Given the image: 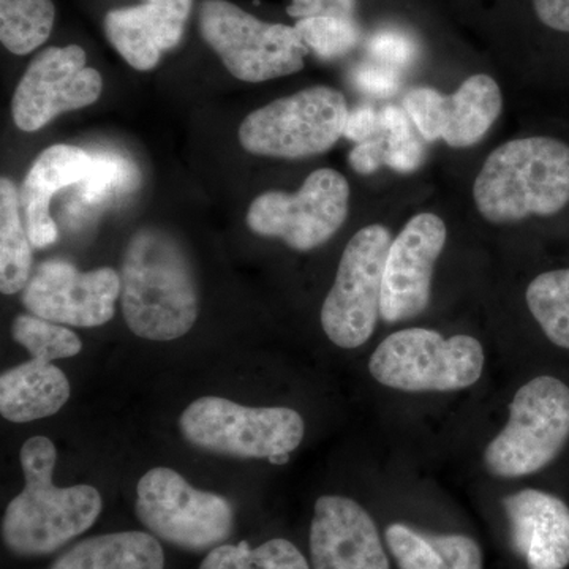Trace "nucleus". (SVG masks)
<instances>
[{"mask_svg":"<svg viewBox=\"0 0 569 569\" xmlns=\"http://www.w3.org/2000/svg\"><path fill=\"white\" fill-rule=\"evenodd\" d=\"M402 103L426 141L443 140L455 149L481 141L503 110L500 86L486 73L471 74L451 96L432 88L411 89Z\"/></svg>","mask_w":569,"mask_h":569,"instance_id":"obj_15","label":"nucleus"},{"mask_svg":"<svg viewBox=\"0 0 569 569\" xmlns=\"http://www.w3.org/2000/svg\"><path fill=\"white\" fill-rule=\"evenodd\" d=\"M32 244L22 222L20 193L10 179H0V291L17 295L31 280Z\"/></svg>","mask_w":569,"mask_h":569,"instance_id":"obj_23","label":"nucleus"},{"mask_svg":"<svg viewBox=\"0 0 569 569\" xmlns=\"http://www.w3.org/2000/svg\"><path fill=\"white\" fill-rule=\"evenodd\" d=\"M91 164V153L77 146H51L37 157L18 192L22 222L32 247L47 249L58 241V224L50 213L52 194L80 183Z\"/></svg>","mask_w":569,"mask_h":569,"instance_id":"obj_19","label":"nucleus"},{"mask_svg":"<svg viewBox=\"0 0 569 569\" xmlns=\"http://www.w3.org/2000/svg\"><path fill=\"white\" fill-rule=\"evenodd\" d=\"M198 569H312L293 542L274 538L252 548L247 541L209 550Z\"/></svg>","mask_w":569,"mask_h":569,"instance_id":"obj_25","label":"nucleus"},{"mask_svg":"<svg viewBox=\"0 0 569 569\" xmlns=\"http://www.w3.org/2000/svg\"><path fill=\"white\" fill-rule=\"evenodd\" d=\"M426 151L417 137L411 140L388 144L385 163L400 174H410L425 163Z\"/></svg>","mask_w":569,"mask_h":569,"instance_id":"obj_35","label":"nucleus"},{"mask_svg":"<svg viewBox=\"0 0 569 569\" xmlns=\"http://www.w3.org/2000/svg\"><path fill=\"white\" fill-rule=\"evenodd\" d=\"M348 104L342 92L313 86L250 112L239 127L244 151L274 159L328 152L343 137Z\"/></svg>","mask_w":569,"mask_h":569,"instance_id":"obj_7","label":"nucleus"},{"mask_svg":"<svg viewBox=\"0 0 569 569\" xmlns=\"http://www.w3.org/2000/svg\"><path fill=\"white\" fill-rule=\"evenodd\" d=\"M529 3L538 26L569 36V0H529Z\"/></svg>","mask_w":569,"mask_h":569,"instance_id":"obj_34","label":"nucleus"},{"mask_svg":"<svg viewBox=\"0 0 569 569\" xmlns=\"http://www.w3.org/2000/svg\"><path fill=\"white\" fill-rule=\"evenodd\" d=\"M134 515L153 537L189 552L224 545L234 529L227 498L194 489L167 467L152 468L138 481Z\"/></svg>","mask_w":569,"mask_h":569,"instance_id":"obj_9","label":"nucleus"},{"mask_svg":"<svg viewBox=\"0 0 569 569\" xmlns=\"http://www.w3.org/2000/svg\"><path fill=\"white\" fill-rule=\"evenodd\" d=\"M350 183L331 168L307 176L296 193L280 190L254 198L247 227L264 238H277L298 252L323 246L346 223L350 211Z\"/></svg>","mask_w":569,"mask_h":569,"instance_id":"obj_12","label":"nucleus"},{"mask_svg":"<svg viewBox=\"0 0 569 569\" xmlns=\"http://www.w3.org/2000/svg\"><path fill=\"white\" fill-rule=\"evenodd\" d=\"M122 313L141 339L186 336L200 313V290L189 253L174 236L146 227L130 239L121 269Z\"/></svg>","mask_w":569,"mask_h":569,"instance_id":"obj_1","label":"nucleus"},{"mask_svg":"<svg viewBox=\"0 0 569 569\" xmlns=\"http://www.w3.org/2000/svg\"><path fill=\"white\" fill-rule=\"evenodd\" d=\"M20 462L26 486L3 512V546L17 557L50 556L91 529L102 512V496L92 486H54L58 451L50 438H29Z\"/></svg>","mask_w":569,"mask_h":569,"instance_id":"obj_2","label":"nucleus"},{"mask_svg":"<svg viewBox=\"0 0 569 569\" xmlns=\"http://www.w3.org/2000/svg\"><path fill=\"white\" fill-rule=\"evenodd\" d=\"M198 28L238 80L264 82L305 69L309 50L295 26L258 20L228 0H203Z\"/></svg>","mask_w":569,"mask_h":569,"instance_id":"obj_5","label":"nucleus"},{"mask_svg":"<svg viewBox=\"0 0 569 569\" xmlns=\"http://www.w3.org/2000/svg\"><path fill=\"white\" fill-rule=\"evenodd\" d=\"M11 336L29 351L31 359L0 377V413L18 425L52 417L70 399L69 378L52 361L80 353V337L36 316L14 318Z\"/></svg>","mask_w":569,"mask_h":569,"instance_id":"obj_10","label":"nucleus"},{"mask_svg":"<svg viewBox=\"0 0 569 569\" xmlns=\"http://www.w3.org/2000/svg\"><path fill=\"white\" fill-rule=\"evenodd\" d=\"M512 549L529 569H565L569 565V507L537 489L503 498Z\"/></svg>","mask_w":569,"mask_h":569,"instance_id":"obj_18","label":"nucleus"},{"mask_svg":"<svg viewBox=\"0 0 569 569\" xmlns=\"http://www.w3.org/2000/svg\"><path fill=\"white\" fill-rule=\"evenodd\" d=\"M50 569H164V552L149 531H114L82 539Z\"/></svg>","mask_w":569,"mask_h":569,"instance_id":"obj_21","label":"nucleus"},{"mask_svg":"<svg viewBox=\"0 0 569 569\" xmlns=\"http://www.w3.org/2000/svg\"><path fill=\"white\" fill-rule=\"evenodd\" d=\"M515 2H516V0H515Z\"/></svg>","mask_w":569,"mask_h":569,"instance_id":"obj_38","label":"nucleus"},{"mask_svg":"<svg viewBox=\"0 0 569 569\" xmlns=\"http://www.w3.org/2000/svg\"><path fill=\"white\" fill-rule=\"evenodd\" d=\"M86 51L78 44L51 47L29 63L13 100L11 114L22 132H37L63 112L81 110L100 99L102 74L86 67Z\"/></svg>","mask_w":569,"mask_h":569,"instance_id":"obj_13","label":"nucleus"},{"mask_svg":"<svg viewBox=\"0 0 569 569\" xmlns=\"http://www.w3.org/2000/svg\"><path fill=\"white\" fill-rule=\"evenodd\" d=\"M473 200L490 223L556 216L569 204V146L549 137L498 146L475 179Z\"/></svg>","mask_w":569,"mask_h":569,"instance_id":"obj_3","label":"nucleus"},{"mask_svg":"<svg viewBox=\"0 0 569 569\" xmlns=\"http://www.w3.org/2000/svg\"><path fill=\"white\" fill-rule=\"evenodd\" d=\"M380 129V116L370 104H361L348 112L343 138L355 142H362L376 138Z\"/></svg>","mask_w":569,"mask_h":569,"instance_id":"obj_36","label":"nucleus"},{"mask_svg":"<svg viewBox=\"0 0 569 569\" xmlns=\"http://www.w3.org/2000/svg\"><path fill=\"white\" fill-rule=\"evenodd\" d=\"M140 181L137 167L114 152H97L92 156L91 170L80 182L86 203H104L112 194L129 192Z\"/></svg>","mask_w":569,"mask_h":569,"instance_id":"obj_28","label":"nucleus"},{"mask_svg":"<svg viewBox=\"0 0 569 569\" xmlns=\"http://www.w3.org/2000/svg\"><path fill=\"white\" fill-rule=\"evenodd\" d=\"M359 91L373 97H391L399 91L402 80L399 70L376 61L362 63L353 73Z\"/></svg>","mask_w":569,"mask_h":569,"instance_id":"obj_31","label":"nucleus"},{"mask_svg":"<svg viewBox=\"0 0 569 569\" xmlns=\"http://www.w3.org/2000/svg\"><path fill=\"white\" fill-rule=\"evenodd\" d=\"M54 20L51 0H0V41L13 54H29L50 39Z\"/></svg>","mask_w":569,"mask_h":569,"instance_id":"obj_24","label":"nucleus"},{"mask_svg":"<svg viewBox=\"0 0 569 569\" xmlns=\"http://www.w3.org/2000/svg\"><path fill=\"white\" fill-rule=\"evenodd\" d=\"M359 0H291L287 14L293 20L306 18H342L358 20Z\"/></svg>","mask_w":569,"mask_h":569,"instance_id":"obj_32","label":"nucleus"},{"mask_svg":"<svg viewBox=\"0 0 569 569\" xmlns=\"http://www.w3.org/2000/svg\"><path fill=\"white\" fill-rule=\"evenodd\" d=\"M485 350L478 339H445L432 329L397 331L370 358V376L383 387L407 392H448L477 383L485 369Z\"/></svg>","mask_w":569,"mask_h":569,"instance_id":"obj_6","label":"nucleus"},{"mask_svg":"<svg viewBox=\"0 0 569 569\" xmlns=\"http://www.w3.org/2000/svg\"><path fill=\"white\" fill-rule=\"evenodd\" d=\"M104 33L114 50L138 71H149L162 59L163 32L149 3L108 11Z\"/></svg>","mask_w":569,"mask_h":569,"instance_id":"obj_22","label":"nucleus"},{"mask_svg":"<svg viewBox=\"0 0 569 569\" xmlns=\"http://www.w3.org/2000/svg\"><path fill=\"white\" fill-rule=\"evenodd\" d=\"M387 138H370L358 142L353 151L348 156V162L358 174L370 176L383 167L387 160Z\"/></svg>","mask_w":569,"mask_h":569,"instance_id":"obj_33","label":"nucleus"},{"mask_svg":"<svg viewBox=\"0 0 569 569\" xmlns=\"http://www.w3.org/2000/svg\"><path fill=\"white\" fill-rule=\"evenodd\" d=\"M448 228L440 217L421 212L411 217L392 239L385 264L381 318L387 323L421 316L430 301L433 269L445 244Z\"/></svg>","mask_w":569,"mask_h":569,"instance_id":"obj_16","label":"nucleus"},{"mask_svg":"<svg viewBox=\"0 0 569 569\" xmlns=\"http://www.w3.org/2000/svg\"><path fill=\"white\" fill-rule=\"evenodd\" d=\"M380 129L387 133L388 144H397L415 137L411 119L402 108L389 104L380 114Z\"/></svg>","mask_w":569,"mask_h":569,"instance_id":"obj_37","label":"nucleus"},{"mask_svg":"<svg viewBox=\"0 0 569 569\" xmlns=\"http://www.w3.org/2000/svg\"><path fill=\"white\" fill-rule=\"evenodd\" d=\"M366 48L372 61L400 70L418 61L421 40L407 26L387 22L367 37Z\"/></svg>","mask_w":569,"mask_h":569,"instance_id":"obj_29","label":"nucleus"},{"mask_svg":"<svg viewBox=\"0 0 569 569\" xmlns=\"http://www.w3.org/2000/svg\"><path fill=\"white\" fill-rule=\"evenodd\" d=\"M312 569H391L387 541L361 505L342 496L318 498L309 531Z\"/></svg>","mask_w":569,"mask_h":569,"instance_id":"obj_17","label":"nucleus"},{"mask_svg":"<svg viewBox=\"0 0 569 569\" xmlns=\"http://www.w3.org/2000/svg\"><path fill=\"white\" fill-rule=\"evenodd\" d=\"M163 32L164 51L173 50L182 40L183 29L193 9V0H148Z\"/></svg>","mask_w":569,"mask_h":569,"instance_id":"obj_30","label":"nucleus"},{"mask_svg":"<svg viewBox=\"0 0 569 569\" xmlns=\"http://www.w3.org/2000/svg\"><path fill=\"white\" fill-rule=\"evenodd\" d=\"M307 50L323 61L346 58L365 40V29L359 20L342 18H306L295 22Z\"/></svg>","mask_w":569,"mask_h":569,"instance_id":"obj_27","label":"nucleus"},{"mask_svg":"<svg viewBox=\"0 0 569 569\" xmlns=\"http://www.w3.org/2000/svg\"><path fill=\"white\" fill-rule=\"evenodd\" d=\"M181 433L193 447L238 459L290 460L305 438V419L287 407H244L223 397L206 396L186 408Z\"/></svg>","mask_w":569,"mask_h":569,"instance_id":"obj_4","label":"nucleus"},{"mask_svg":"<svg viewBox=\"0 0 569 569\" xmlns=\"http://www.w3.org/2000/svg\"><path fill=\"white\" fill-rule=\"evenodd\" d=\"M391 242L387 228L376 223L359 230L343 250L321 307V326L335 346L347 350L365 346L376 331Z\"/></svg>","mask_w":569,"mask_h":569,"instance_id":"obj_11","label":"nucleus"},{"mask_svg":"<svg viewBox=\"0 0 569 569\" xmlns=\"http://www.w3.org/2000/svg\"><path fill=\"white\" fill-rule=\"evenodd\" d=\"M569 438V388L537 377L516 392L507 426L488 445L485 463L498 478H519L548 467Z\"/></svg>","mask_w":569,"mask_h":569,"instance_id":"obj_8","label":"nucleus"},{"mask_svg":"<svg viewBox=\"0 0 569 569\" xmlns=\"http://www.w3.org/2000/svg\"><path fill=\"white\" fill-rule=\"evenodd\" d=\"M526 299L531 316L550 342L569 350V268L531 280Z\"/></svg>","mask_w":569,"mask_h":569,"instance_id":"obj_26","label":"nucleus"},{"mask_svg":"<svg viewBox=\"0 0 569 569\" xmlns=\"http://www.w3.org/2000/svg\"><path fill=\"white\" fill-rule=\"evenodd\" d=\"M121 296V276L111 268L82 272L69 261L41 263L22 290L31 316L74 328L107 325Z\"/></svg>","mask_w":569,"mask_h":569,"instance_id":"obj_14","label":"nucleus"},{"mask_svg":"<svg viewBox=\"0 0 569 569\" xmlns=\"http://www.w3.org/2000/svg\"><path fill=\"white\" fill-rule=\"evenodd\" d=\"M385 541L399 569H485L478 541L467 535L425 533L396 522L385 531Z\"/></svg>","mask_w":569,"mask_h":569,"instance_id":"obj_20","label":"nucleus"}]
</instances>
